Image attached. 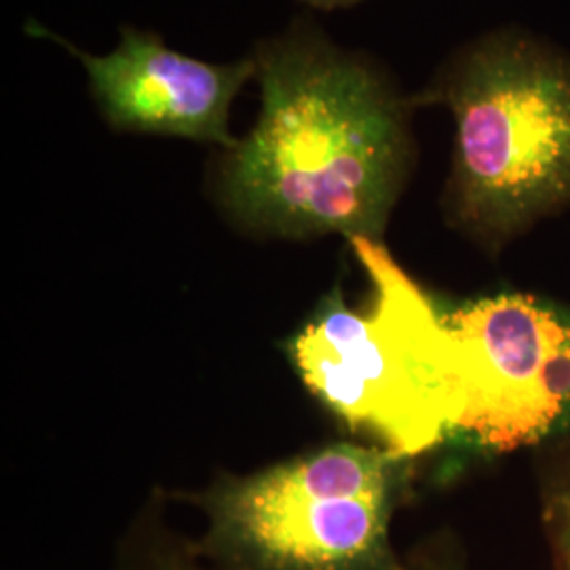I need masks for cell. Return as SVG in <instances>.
<instances>
[{
    "label": "cell",
    "instance_id": "6da1fadb",
    "mask_svg": "<svg viewBox=\"0 0 570 570\" xmlns=\"http://www.w3.org/2000/svg\"><path fill=\"white\" fill-rule=\"evenodd\" d=\"M263 110L228 150L226 204L284 237L379 239L406 178V104L364 61L298 32L258 56Z\"/></svg>",
    "mask_w": 570,
    "mask_h": 570
},
{
    "label": "cell",
    "instance_id": "7a4b0ae2",
    "mask_svg": "<svg viewBox=\"0 0 570 570\" xmlns=\"http://www.w3.org/2000/svg\"><path fill=\"white\" fill-rule=\"evenodd\" d=\"M374 284L367 313L336 292L296 336L292 357L306 387L353 429L407 459L444 442L463 410L449 322L374 239H351Z\"/></svg>",
    "mask_w": 570,
    "mask_h": 570
},
{
    "label": "cell",
    "instance_id": "3957f363",
    "mask_svg": "<svg viewBox=\"0 0 570 570\" xmlns=\"http://www.w3.org/2000/svg\"><path fill=\"white\" fill-rule=\"evenodd\" d=\"M456 121L452 207L505 239L570 202V56L518 32L468 47L438 82Z\"/></svg>",
    "mask_w": 570,
    "mask_h": 570
},
{
    "label": "cell",
    "instance_id": "277c9868",
    "mask_svg": "<svg viewBox=\"0 0 570 570\" xmlns=\"http://www.w3.org/2000/svg\"><path fill=\"white\" fill-rule=\"evenodd\" d=\"M400 459L334 444L230 482L205 503L202 551L233 570H406L389 539Z\"/></svg>",
    "mask_w": 570,
    "mask_h": 570
},
{
    "label": "cell",
    "instance_id": "5b68a950",
    "mask_svg": "<svg viewBox=\"0 0 570 570\" xmlns=\"http://www.w3.org/2000/svg\"><path fill=\"white\" fill-rule=\"evenodd\" d=\"M463 410L452 435L492 452L570 435V311L505 294L449 320Z\"/></svg>",
    "mask_w": 570,
    "mask_h": 570
},
{
    "label": "cell",
    "instance_id": "8992f818",
    "mask_svg": "<svg viewBox=\"0 0 570 570\" xmlns=\"http://www.w3.org/2000/svg\"><path fill=\"white\" fill-rule=\"evenodd\" d=\"M70 49L85 63L91 89L112 125L220 144L228 150L239 144L228 134V110L244 82L258 75L256 61L207 63L136 30H125L110 56Z\"/></svg>",
    "mask_w": 570,
    "mask_h": 570
},
{
    "label": "cell",
    "instance_id": "52a82bcc",
    "mask_svg": "<svg viewBox=\"0 0 570 570\" xmlns=\"http://www.w3.org/2000/svg\"><path fill=\"white\" fill-rule=\"evenodd\" d=\"M543 513L553 570H570V475L551 482Z\"/></svg>",
    "mask_w": 570,
    "mask_h": 570
},
{
    "label": "cell",
    "instance_id": "ba28073f",
    "mask_svg": "<svg viewBox=\"0 0 570 570\" xmlns=\"http://www.w3.org/2000/svg\"><path fill=\"white\" fill-rule=\"evenodd\" d=\"M148 570H204L193 558L184 553H169L157 558ZM407 570V569H406Z\"/></svg>",
    "mask_w": 570,
    "mask_h": 570
},
{
    "label": "cell",
    "instance_id": "9c48e42d",
    "mask_svg": "<svg viewBox=\"0 0 570 570\" xmlns=\"http://www.w3.org/2000/svg\"><path fill=\"white\" fill-rule=\"evenodd\" d=\"M313 7H320V9H334V7H345V4H353L357 0H305Z\"/></svg>",
    "mask_w": 570,
    "mask_h": 570
}]
</instances>
